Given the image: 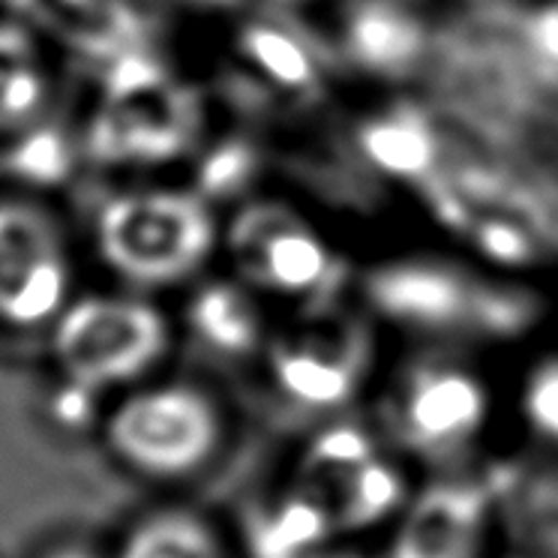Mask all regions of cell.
<instances>
[{
  "label": "cell",
  "instance_id": "obj_1",
  "mask_svg": "<svg viewBox=\"0 0 558 558\" xmlns=\"http://www.w3.org/2000/svg\"><path fill=\"white\" fill-rule=\"evenodd\" d=\"M166 352L157 310L123 298H82L51 330V354L66 385L99 393L145 376Z\"/></svg>",
  "mask_w": 558,
  "mask_h": 558
},
{
  "label": "cell",
  "instance_id": "obj_2",
  "mask_svg": "<svg viewBox=\"0 0 558 558\" xmlns=\"http://www.w3.org/2000/svg\"><path fill=\"white\" fill-rule=\"evenodd\" d=\"M222 438L214 400L186 385L130 393L106 421V445L145 477H186L198 472Z\"/></svg>",
  "mask_w": 558,
  "mask_h": 558
},
{
  "label": "cell",
  "instance_id": "obj_3",
  "mask_svg": "<svg viewBox=\"0 0 558 558\" xmlns=\"http://www.w3.org/2000/svg\"><path fill=\"white\" fill-rule=\"evenodd\" d=\"M70 258L46 210L0 198V325L34 330L66 310Z\"/></svg>",
  "mask_w": 558,
  "mask_h": 558
},
{
  "label": "cell",
  "instance_id": "obj_4",
  "mask_svg": "<svg viewBox=\"0 0 558 558\" xmlns=\"http://www.w3.org/2000/svg\"><path fill=\"white\" fill-rule=\"evenodd\" d=\"M207 246L205 217L174 195H126L99 217V250L138 282L181 277Z\"/></svg>",
  "mask_w": 558,
  "mask_h": 558
},
{
  "label": "cell",
  "instance_id": "obj_5",
  "mask_svg": "<svg viewBox=\"0 0 558 558\" xmlns=\"http://www.w3.org/2000/svg\"><path fill=\"white\" fill-rule=\"evenodd\" d=\"M301 493L318 501L333 529L376 525L402 505V481L354 426H333L310 445Z\"/></svg>",
  "mask_w": 558,
  "mask_h": 558
},
{
  "label": "cell",
  "instance_id": "obj_6",
  "mask_svg": "<svg viewBox=\"0 0 558 558\" xmlns=\"http://www.w3.org/2000/svg\"><path fill=\"white\" fill-rule=\"evenodd\" d=\"M486 390L465 369L414 366L390 402V421L405 448L424 457H450L469 448L486 421Z\"/></svg>",
  "mask_w": 558,
  "mask_h": 558
},
{
  "label": "cell",
  "instance_id": "obj_7",
  "mask_svg": "<svg viewBox=\"0 0 558 558\" xmlns=\"http://www.w3.org/2000/svg\"><path fill=\"white\" fill-rule=\"evenodd\" d=\"M489 498L474 484H436L402 513L388 558H484Z\"/></svg>",
  "mask_w": 558,
  "mask_h": 558
},
{
  "label": "cell",
  "instance_id": "obj_8",
  "mask_svg": "<svg viewBox=\"0 0 558 558\" xmlns=\"http://www.w3.org/2000/svg\"><path fill=\"white\" fill-rule=\"evenodd\" d=\"M270 369L279 390L304 409H337L349 400L361 378V352L352 342L325 337L282 342L274 349Z\"/></svg>",
  "mask_w": 558,
  "mask_h": 558
},
{
  "label": "cell",
  "instance_id": "obj_9",
  "mask_svg": "<svg viewBox=\"0 0 558 558\" xmlns=\"http://www.w3.org/2000/svg\"><path fill=\"white\" fill-rule=\"evenodd\" d=\"M238 246L255 277L289 292H304L316 286L328 270V258L310 234L289 226H274L265 214L243 222Z\"/></svg>",
  "mask_w": 558,
  "mask_h": 558
},
{
  "label": "cell",
  "instance_id": "obj_10",
  "mask_svg": "<svg viewBox=\"0 0 558 558\" xmlns=\"http://www.w3.org/2000/svg\"><path fill=\"white\" fill-rule=\"evenodd\" d=\"M378 304L390 310L393 316L445 328V325H460L472 322L477 313L465 304L462 286L441 270H426V267H402L393 274L376 279Z\"/></svg>",
  "mask_w": 558,
  "mask_h": 558
},
{
  "label": "cell",
  "instance_id": "obj_11",
  "mask_svg": "<svg viewBox=\"0 0 558 558\" xmlns=\"http://www.w3.org/2000/svg\"><path fill=\"white\" fill-rule=\"evenodd\" d=\"M46 63L25 27L0 22V133H15L46 106Z\"/></svg>",
  "mask_w": 558,
  "mask_h": 558
},
{
  "label": "cell",
  "instance_id": "obj_12",
  "mask_svg": "<svg viewBox=\"0 0 558 558\" xmlns=\"http://www.w3.org/2000/svg\"><path fill=\"white\" fill-rule=\"evenodd\" d=\"M330 529L333 522L325 508L298 489L274 513L253 525V558H304L328 537Z\"/></svg>",
  "mask_w": 558,
  "mask_h": 558
},
{
  "label": "cell",
  "instance_id": "obj_13",
  "mask_svg": "<svg viewBox=\"0 0 558 558\" xmlns=\"http://www.w3.org/2000/svg\"><path fill=\"white\" fill-rule=\"evenodd\" d=\"M114 558H226V549L207 522L169 510L138 522Z\"/></svg>",
  "mask_w": 558,
  "mask_h": 558
},
{
  "label": "cell",
  "instance_id": "obj_14",
  "mask_svg": "<svg viewBox=\"0 0 558 558\" xmlns=\"http://www.w3.org/2000/svg\"><path fill=\"white\" fill-rule=\"evenodd\" d=\"M193 325L210 345L222 352H246L258 340L253 306L226 286L207 289L193 306Z\"/></svg>",
  "mask_w": 558,
  "mask_h": 558
},
{
  "label": "cell",
  "instance_id": "obj_15",
  "mask_svg": "<svg viewBox=\"0 0 558 558\" xmlns=\"http://www.w3.org/2000/svg\"><path fill=\"white\" fill-rule=\"evenodd\" d=\"M354 46L364 61L376 66H397L414 51V31L397 15L369 10L354 25Z\"/></svg>",
  "mask_w": 558,
  "mask_h": 558
},
{
  "label": "cell",
  "instance_id": "obj_16",
  "mask_svg": "<svg viewBox=\"0 0 558 558\" xmlns=\"http://www.w3.org/2000/svg\"><path fill=\"white\" fill-rule=\"evenodd\" d=\"M364 142L369 154L390 171H417L429 162V142L412 123H376Z\"/></svg>",
  "mask_w": 558,
  "mask_h": 558
},
{
  "label": "cell",
  "instance_id": "obj_17",
  "mask_svg": "<svg viewBox=\"0 0 558 558\" xmlns=\"http://www.w3.org/2000/svg\"><path fill=\"white\" fill-rule=\"evenodd\" d=\"M522 414L537 436L558 441V357L529 376L522 390Z\"/></svg>",
  "mask_w": 558,
  "mask_h": 558
},
{
  "label": "cell",
  "instance_id": "obj_18",
  "mask_svg": "<svg viewBox=\"0 0 558 558\" xmlns=\"http://www.w3.org/2000/svg\"><path fill=\"white\" fill-rule=\"evenodd\" d=\"M246 49L253 51V58L267 73L286 82V85H304L310 78V61L306 54L292 39L282 37V34H274V31H253L250 39H246Z\"/></svg>",
  "mask_w": 558,
  "mask_h": 558
},
{
  "label": "cell",
  "instance_id": "obj_19",
  "mask_svg": "<svg viewBox=\"0 0 558 558\" xmlns=\"http://www.w3.org/2000/svg\"><path fill=\"white\" fill-rule=\"evenodd\" d=\"M537 43H541V49L546 54H553L558 61V13H549L541 19V25H537Z\"/></svg>",
  "mask_w": 558,
  "mask_h": 558
},
{
  "label": "cell",
  "instance_id": "obj_20",
  "mask_svg": "<svg viewBox=\"0 0 558 558\" xmlns=\"http://www.w3.org/2000/svg\"><path fill=\"white\" fill-rule=\"evenodd\" d=\"M39 558H99L90 546L82 544H61V546H51L46 549Z\"/></svg>",
  "mask_w": 558,
  "mask_h": 558
}]
</instances>
